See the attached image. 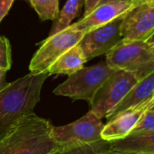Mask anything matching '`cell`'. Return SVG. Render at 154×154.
<instances>
[{
	"label": "cell",
	"instance_id": "ffe728a7",
	"mask_svg": "<svg viewBox=\"0 0 154 154\" xmlns=\"http://www.w3.org/2000/svg\"><path fill=\"white\" fill-rule=\"evenodd\" d=\"M97 154H140L128 150H121V149H113L107 147V142L103 141L100 143L97 149Z\"/></svg>",
	"mask_w": 154,
	"mask_h": 154
},
{
	"label": "cell",
	"instance_id": "9a60e30c",
	"mask_svg": "<svg viewBox=\"0 0 154 154\" xmlns=\"http://www.w3.org/2000/svg\"><path fill=\"white\" fill-rule=\"evenodd\" d=\"M84 5L85 0H67L63 9L59 11L58 17L48 36L54 35L69 27L72 25V21L79 15Z\"/></svg>",
	"mask_w": 154,
	"mask_h": 154
},
{
	"label": "cell",
	"instance_id": "ac0fdd59",
	"mask_svg": "<svg viewBox=\"0 0 154 154\" xmlns=\"http://www.w3.org/2000/svg\"><path fill=\"white\" fill-rule=\"evenodd\" d=\"M11 45L9 40L0 35V68L8 71L12 63Z\"/></svg>",
	"mask_w": 154,
	"mask_h": 154
},
{
	"label": "cell",
	"instance_id": "7c38bea8",
	"mask_svg": "<svg viewBox=\"0 0 154 154\" xmlns=\"http://www.w3.org/2000/svg\"><path fill=\"white\" fill-rule=\"evenodd\" d=\"M154 95V72L147 76L146 78L138 81L136 85L130 90L124 99L114 108L112 113L108 116L107 120L112 119L118 113L126 111L130 108L141 104Z\"/></svg>",
	"mask_w": 154,
	"mask_h": 154
},
{
	"label": "cell",
	"instance_id": "ba28073f",
	"mask_svg": "<svg viewBox=\"0 0 154 154\" xmlns=\"http://www.w3.org/2000/svg\"><path fill=\"white\" fill-rule=\"evenodd\" d=\"M123 17L84 35L78 45L82 49L86 61L108 54L122 42L121 26Z\"/></svg>",
	"mask_w": 154,
	"mask_h": 154
},
{
	"label": "cell",
	"instance_id": "30bf717a",
	"mask_svg": "<svg viewBox=\"0 0 154 154\" xmlns=\"http://www.w3.org/2000/svg\"><path fill=\"white\" fill-rule=\"evenodd\" d=\"M135 7V0L134 1L108 2L98 6L92 13L82 17L79 21L72 24L70 27L73 30L81 31L85 34L123 17Z\"/></svg>",
	"mask_w": 154,
	"mask_h": 154
},
{
	"label": "cell",
	"instance_id": "603a6c76",
	"mask_svg": "<svg viewBox=\"0 0 154 154\" xmlns=\"http://www.w3.org/2000/svg\"><path fill=\"white\" fill-rule=\"evenodd\" d=\"M7 72H8L7 70L0 68V92L3 91L8 85V84H9V83H8L6 81Z\"/></svg>",
	"mask_w": 154,
	"mask_h": 154
},
{
	"label": "cell",
	"instance_id": "4fadbf2b",
	"mask_svg": "<svg viewBox=\"0 0 154 154\" xmlns=\"http://www.w3.org/2000/svg\"><path fill=\"white\" fill-rule=\"evenodd\" d=\"M107 147L140 154H154V130L131 132L122 140L107 142Z\"/></svg>",
	"mask_w": 154,
	"mask_h": 154
},
{
	"label": "cell",
	"instance_id": "e0dca14e",
	"mask_svg": "<svg viewBox=\"0 0 154 154\" xmlns=\"http://www.w3.org/2000/svg\"><path fill=\"white\" fill-rule=\"evenodd\" d=\"M100 143L98 144H75V145L64 146V147H62L59 152H57L56 154H97V149Z\"/></svg>",
	"mask_w": 154,
	"mask_h": 154
},
{
	"label": "cell",
	"instance_id": "d6986e66",
	"mask_svg": "<svg viewBox=\"0 0 154 154\" xmlns=\"http://www.w3.org/2000/svg\"><path fill=\"white\" fill-rule=\"evenodd\" d=\"M154 130V111H147L132 132Z\"/></svg>",
	"mask_w": 154,
	"mask_h": 154
},
{
	"label": "cell",
	"instance_id": "277c9868",
	"mask_svg": "<svg viewBox=\"0 0 154 154\" xmlns=\"http://www.w3.org/2000/svg\"><path fill=\"white\" fill-rule=\"evenodd\" d=\"M116 71L105 61L83 67L68 76L66 81L54 90V94L72 100H85L90 103L99 88Z\"/></svg>",
	"mask_w": 154,
	"mask_h": 154
},
{
	"label": "cell",
	"instance_id": "6da1fadb",
	"mask_svg": "<svg viewBox=\"0 0 154 154\" xmlns=\"http://www.w3.org/2000/svg\"><path fill=\"white\" fill-rule=\"evenodd\" d=\"M50 76L48 72L27 73L9 83L0 92V140H2L24 116L33 113L40 101L42 87Z\"/></svg>",
	"mask_w": 154,
	"mask_h": 154
},
{
	"label": "cell",
	"instance_id": "2e32d148",
	"mask_svg": "<svg viewBox=\"0 0 154 154\" xmlns=\"http://www.w3.org/2000/svg\"><path fill=\"white\" fill-rule=\"evenodd\" d=\"M41 21H54L59 14V0H27Z\"/></svg>",
	"mask_w": 154,
	"mask_h": 154
},
{
	"label": "cell",
	"instance_id": "4316f807",
	"mask_svg": "<svg viewBox=\"0 0 154 154\" xmlns=\"http://www.w3.org/2000/svg\"><path fill=\"white\" fill-rule=\"evenodd\" d=\"M149 45H152V44H154V33L145 41Z\"/></svg>",
	"mask_w": 154,
	"mask_h": 154
},
{
	"label": "cell",
	"instance_id": "cb8c5ba5",
	"mask_svg": "<svg viewBox=\"0 0 154 154\" xmlns=\"http://www.w3.org/2000/svg\"><path fill=\"white\" fill-rule=\"evenodd\" d=\"M135 2H136V6H139V5H142V4L154 3V0H135Z\"/></svg>",
	"mask_w": 154,
	"mask_h": 154
},
{
	"label": "cell",
	"instance_id": "8992f818",
	"mask_svg": "<svg viewBox=\"0 0 154 154\" xmlns=\"http://www.w3.org/2000/svg\"><path fill=\"white\" fill-rule=\"evenodd\" d=\"M104 123L89 111L77 121L63 126H54L52 134L62 147L75 144H98L103 140L102 131Z\"/></svg>",
	"mask_w": 154,
	"mask_h": 154
},
{
	"label": "cell",
	"instance_id": "9c48e42d",
	"mask_svg": "<svg viewBox=\"0 0 154 154\" xmlns=\"http://www.w3.org/2000/svg\"><path fill=\"white\" fill-rule=\"evenodd\" d=\"M122 41H146L154 33V3L136 6L122 19Z\"/></svg>",
	"mask_w": 154,
	"mask_h": 154
},
{
	"label": "cell",
	"instance_id": "83f0119b",
	"mask_svg": "<svg viewBox=\"0 0 154 154\" xmlns=\"http://www.w3.org/2000/svg\"><path fill=\"white\" fill-rule=\"evenodd\" d=\"M149 46H150V49H151V52H152V53H153V54H154V44H152V45H150Z\"/></svg>",
	"mask_w": 154,
	"mask_h": 154
},
{
	"label": "cell",
	"instance_id": "5bb4252c",
	"mask_svg": "<svg viewBox=\"0 0 154 154\" xmlns=\"http://www.w3.org/2000/svg\"><path fill=\"white\" fill-rule=\"evenodd\" d=\"M86 62L87 61L83 54L82 49L77 45L61 55L52 64L47 72L49 75L64 74L70 76L82 69Z\"/></svg>",
	"mask_w": 154,
	"mask_h": 154
},
{
	"label": "cell",
	"instance_id": "5b68a950",
	"mask_svg": "<svg viewBox=\"0 0 154 154\" xmlns=\"http://www.w3.org/2000/svg\"><path fill=\"white\" fill-rule=\"evenodd\" d=\"M137 82L138 80L133 74L121 70L116 71L93 97L90 103V111L100 119H107Z\"/></svg>",
	"mask_w": 154,
	"mask_h": 154
},
{
	"label": "cell",
	"instance_id": "7402d4cb",
	"mask_svg": "<svg viewBox=\"0 0 154 154\" xmlns=\"http://www.w3.org/2000/svg\"><path fill=\"white\" fill-rule=\"evenodd\" d=\"M101 1L102 0H85V13L83 17L92 13L100 5Z\"/></svg>",
	"mask_w": 154,
	"mask_h": 154
},
{
	"label": "cell",
	"instance_id": "d4e9b609",
	"mask_svg": "<svg viewBox=\"0 0 154 154\" xmlns=\"http://www.w3.org/2000/svg\"><path fill=\"white\" fill-rule=\"evenodd\" d=\"M148 111H154V97H152L148 103Z\"/></svg>",
	"mask_w": 154,
	"mask_h": 154
},
{
	"label": "cell",
	"instance_id": "f1b7e54d",
	"mask_svg": "<svg viewBox=\"0 0 154 154\" xmlns=\"http://www.w3.org/2000/svg\"><path fill=\"white\" fill-rule=\"evenodd\" d=\"M153 97H154V95H153Z\"/></svg>",
	"mask_w": 154,
	"mask_h": 154
},
{
	"label": "cell",
	"instance_id": "8fae6325",
	"mask_svg": "<svg viewBox=\"0 0 154 154\" xmlns=\"http://www.w3.org/2000/svg\"><path fill=\"white\" fill-rule=\"evenodd\" d=\"M149 101L123 111L108 120V122L104 124L102 131L103 140L112 142L122 140L130 135L142 118L143 114L148 111Z\"/></svg>",
	"mask_w": 154,
	"mask_h": 154
},
{
	"label": "cell",
	"instance_id": "3957f363",
	"mask_svg": "<svg viewBox=\"0 0 154 154\" xmlns=\"http://www.w3.org/2000/svg\"><path fill=\"white\" fill-rule=\"evenodd\" d=\"M105 55L108 65L133 74L138 81L154 72V54L145 41H122Z\"/></svg>",
	"mask_w": 154,
	"mask_h": 154
},
{
	"label": "cell",
	"instance_id": "44dd1931",
	"mask_svg": "<svg viewBox=\"0 0 154 154\" xmlns=\"http://www.w3.org/2000/svg\"><path fill=\"white\" fill-rule=\"evenodd\" d=\"M16 0H0V23L9 12Z\"/></svg>",
	"mask_w": 154,
	"mask_h": 154
},
{
	"label": "cell",
	"instance_id": "52a82bcc",
	"mask_svg": "<svg viewBox=\"0 0 154 154\" xmlns=\"http://www.w3.org/2000/svg\"><path fill=\"white\" fill-rule=\"evenodd\" d=\"M85 33L72 29H66L48 36L42 42V45L35 52L29 63L30 73L37 74L47 72L52 64L65 52L77 45Z\"/></svg>",
	"mask_w": 154,
	"mask_h": 154
},
{
	"label": "cell",
	"instance_id": "484cf974",
	"mask_svg": "<svg viewBox=\"0 0 154 154\" xmlns=\"http://www.w3.org/2000/svg\"><path fill=\"white\" fill-rule=\"evenodd\" d=\"M114 1H134V0H102L100 5H103V4H105L108 2H114Z\"/></svg>",
	"mask_w": 154,
	"mask_h": 154
},
{
	"label": "cell",
	"instance_id": "7a4b0ae2",
	"mask_svg": "<svg viewBox=\"0 0 154 154\" xmlns=\"http://www.w3.org/2000/svg\"><path fill=\"white\" fill-rule=\"evenodd\" d=\"M53 127L35 112L24 116L0 140V154H56L61 146L53 137Z\"/></svg>",
	"mask_w": 154,
	"mask_h": 154
}]
</instances>
